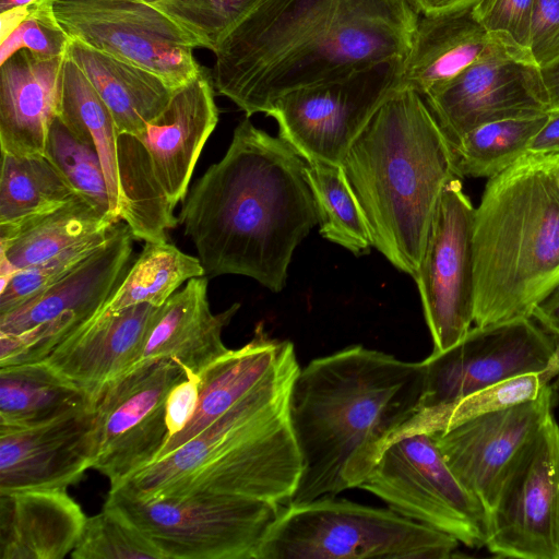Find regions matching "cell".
I'll return each instance as SVG.
<instances>
[{
  "label": "cell",
  "instance_id": "cell-1",
  "mask_svg": "<svg viewBox=\"0 0 559 559\" xmlns=\"http://www.w3.org/2000/svg\"><path fill=\"white\" fill-rule=\"evenodd\" d=\"M418 14L408 0H262L213 51L214 88L266 115L294 90L405 60Z\"/></svg>",
  "mask_w": 559,
  "mask_h": 559
},
{
  "label": "cell",
  "instance_id": "cell-2",
  "mask_svg": "<svg viewBox=\"0 0 559 559\" xmlns=\"http://www.w3.org/2000/svg\"><path fill=\"white\" fill-rule=\"evenodd\" d=\"M307 162L248 117L234 130L223 158L185 198L179 223L215 277H251L281 292L296 247L319 224Z\"/></svg>",
  "mask_w": 559,
  "mask_h": 559
},
{
  "label": "cell",
  "instance_id": "cell-3",
  "mask_svg": "<svg viewBox=\"0 0 559 559\" xmlns=\"http://www.w3.org/2000/svg\"><path fill=\"white\" fill-rule=\"evenodd\" d=\"M423 362L353 345L297 372L288 414L301 460L289 504L358 488L419 411Z\"/></svg>",
  "mask_w": 559,
  "mask_h": 559
},
{
  "label": "cell",
  "instance_id": "cell-4",
  "mask_svg": "<svg viewBox=\"0 0 559 559\" xmlns=\"http://www.w3.org/2000/svg\"><path fill=\"white\" fill-rule=\"evenodd\" d=\"M342 167L372 247L414 276L442 191L462 179L453 146L423 96L396 91L355 140Z\"/></svg>",
  "mask_w": 559,
  "mask_h": 559
},
{
  "label": "cell",
  "instance_id": "cell-5",
  "mask_svg": "<svg viewBox=\"0 0 559 559\" xmlns=\"http://www.w3.org/2000/svg\"><path fill=\"white\" fill-rule=\"evenodd\" d=\"M299 369L292 358L195 437L116 487L141 498L218 493L288 506L301 472L288 414Z\"/></svg>",
  "mask_w": 559,
  "mask_h": 559
},
{
  "label": "cell",
  "instance_id": "cell-6",
  "mask_svg": "<svg viewBox=\"0 0 559 559\" xmlns=\"http://www.w3.org/2000/svg\"><path fill=\"white\" fill-rule=\"evenodd\" d=\"M559 154L527 152L489 178L473 228L474 323L532 318L559 283Z\"/></svg>",
  "mask_w": 559,
  "mask_h": 559
},
{
  "label": "cell",
  "instance_id": "cell-7",
  "mask_svg": "<svg viewBox=\"0 0 559 559\" xmlns=\"http://www.w3.org/2000/svg\"><path fill=\"white\" fill-rule=\"evenodd\" d=\"M459 544L390 508L322 497L283 507L257 559H448Z\"/></svg>",
  "mask_w": 559,
  "mask_h": 559
},
{
  "label": "cell",
  "instance_id": "cell-8",
  "mask_svg": "<svg viewBox=\"0 0 559 559\" xmlns=\"http://www.w3.org/2000/svg\"><path fill=\"white\" fill-rule=\"evenodd\" d=\"M104 506L122 514L165 559H257L283 509L218 493L141 498L121 487L110 488Z\"/></svg>",
  "mask_w": 559,
  "mask_h": 559
},
{
  "label": "cell",
  "instance_id": "cell-9",
  "mask_svg": "<svg viewBox=\"0 0 559 559\" xmlns=\"http://www.w3.org/2000/svg\"><path fill=\"white\" fill-rule=\"evenodd\" d=\"M404 60L377 62L342 78L288 92L267 116L306 162L342 165L380 107L401 88Z\"/></svg>",
  "mask_w": 559,
  "mask_h": 559
},
{
  "label": "cell",
  "instance_id": "cell-10",
  "mask_svg": "<svg viewBox=\"0 0 559 559\" xmlns=\"http://www.w3.org/2000/svg\"><path fill=\"white\" fill-rule=\"evenodd\" d=\"M358 488L379 497L396 513L447 533L466 547H485V508L452 472L430 433L392 441Z\"/></svg>",
  "mask_w": 559,
  "mask_h": 559
},
{
  "label": "cell",
  "instance_id": "cell-11",
  "mask_svg": "<svg viewBox=\"0 0 559 559\" xmlns=\"http://www.w3.org/2000/svg\"><path fill=\"white\" fill-rule=\"evenodd\" d=\"M70 39L148 70L173 88L201 71V41L144 0H45Z\"/></svg>",
  "mask_w": 559,
  "mask_h": 559
},
{
  "label": "cell",
  "instance_id": "cell-12",
  "mask_svg": "<svg viewBox=\"0 0 559 559\" xmlns=\"http://www.w3.org/2000/svg\"><path fill=\"white\" fill-rule=\"evenodd\" d=\"M485 547L499 558L559 559V425L552 414L506 469Z\"/></svg>",
  "mask_w": 559,
  "mask_h": 559
},
{
  "label": "cell",
  "instance_id": "cell-13",
  "mask_svg": "<svg viewBox=\"0 0 559 559\" xmlns=\"http://www.w3.org/2000/svg\"><path fill=\"white\" fill-rule=\"evenodd\" d=\"M167 359L144 360L110 381L94 403L92 468L114 488L156 459L168 438L166 403L186 377Z\"/></svg>",
  "mask_w": 559,
  "mask_h": 559
},
{
  "label": "cell",
  "instance_id": "cell-14",
  "mask_svg": "<svg viewBox=\"0 0 559 559\" xmlns=\"http://www.w3.org/2000/svg\"><path fill=\"white\" fill-rule=\"evenodd\" d=\"M425 368L420 409L436 407L513 377L559 369V341L532 318L471 330L433 352Z\"/></svg>",
  "mask_w": 559,
  "mask_h": 559
},
{
  "label": "cell",
  "instance_id": "cell-15",
  "mask_svg": "<svg viewBox=\"0 0 559 559\" xmlns=\"http://www.w3.org/2000/svg\"><path fill=\"white\" fill-rule=\"evenodd\" d=\"M423 98L452 146L480 126L550 111L540 68L503 40Z\"/></svg>",
  "mask_w": 559,
  "mask_h": 559
},
{
  "label": "cell",
  "instance_id": "cell-16",
  "mask_svg": "<svg viewBox=\"0 0 559 559\" xmlns=\"http://www.w3.org/2000/svg\"><path fill=\"white\" fill-rule=\"evenodd\" d=\"M475 207L461 178L451 180L438 202L414 280L433 352L457 343L474 323L473 228Z\"/></svg>",
  "mask_w": 559,
  "mask_h": 559
},
{
  "label": "cell",
  "instance_id": "cell-17",
  "mask_svg": "<svg viewBox=\"0 0 559 559\" xmlns=\"http://www.w3.org/2000/svg\"><path fill=\"white\" fill-rule=\"evenodd\" d=\"M557 384L548 385L537 399L430 433L452 472L481 502L487 518L506 469L552 414Z\"/></svg>",
  "mask_w": 559,
  "mask_h": 559
},
{
  "label": "cell",
  "instance_id": "cell-18",
  "mask_svg": "<svg viewBox=\"0 0 559 559\" xmlns=\"http://www.w3.org/2000/svg\"><path fill=\"white\" fill-rule=\"evenodd\" d=\"M94 408L32 428L0 430V492L67 490L92 468Z\"/></svg>",
  "mask_w": 559,
  "mask_h": 559
},
{
  "label": "cell",
  "instance_id": "cell-19",
  "mask_svg": "<svg viewBox=\"0 0 559 559\" xmlns=\"http://www.w3.org/2000/svg\"><path fill=\"white\" fill-rule=\"evenodd\" d=\"M159 307L141 304L98 312L70 334L45 361L90 396L136 365Z\"/></svg>",
  "mask_w": 559,
  "mask_h": 559
},
{
  "label": "cell",
  "instance_id": "cell-20",
  "mask_svg": "<svg viewBox=\"0 0 559 559\" xmlns=\"http://www.w3.org/2000/svg\"><path fill=\"white\" fill-rule=\"evenodd\" d=\"M217 122L213 81L202 70L174 90L165 109L138 135L174 207L187 197L195 164Z\"/></svg>",
  "mask_w": 559,
  "mask_h": 559
},
{
  "label": "cell",
  "instance_id": "cell-21",
  "mask_svg": "<svg viewBox=\"0 0 559 559\" xmlns=\"http://www.w3.org/2000/svg\"><path fill=\"white\" fill-rule=\"evenodd\" d=\"M134 237L118 222L85 260L34 297L0 313V334H15L66 314L83 323L105 305L131 265Z\"/></svg>",
  "mask_w": 559,
  "mask_h": 559
},
{
  "label": "cell",
  "instance_id": "cell-22",
  "mask_svg": "<svg viewBox=\"0 0 559 559\" xmlns=\"http://www.w3.org/2000/svg\"><path fill=\"white\" fill-rule=\"evenodd\" d=\"M63 59L44 60L22 49L0 64L1 152L44 154L59 114Z\"/></svg>",
  "mask_w": 559,
  "mask_h": 559
},
{
  "label": "cell",
  "instance_id": "cell-23",
  "mask_svg": "<svg viewBox=\"0 0 559 559\" xmlns=\"http://www.w3.org/2000/svg\"><path fill=\"white\" fill-rule=\"evenodd\" d=\"M294 357L292 342L270 337L259 323L246 345L228 349L198 373L195 409L187 425L166 440L154 462L195 437Z\"/></svg>",
  "mask_w": 559,
  "mask_h": 559
},
{
  "label": "cell",
  "instance_id": "cell-24",
  "mask_svg": "<svg viewBox=\"0 0 559 559\" xmlns=\"http://www.w3.org/2000/svg\"><path fill=\"white\" fill-rule=\"evenodd\" d=\"M239 308L236 302L223 312L212 313L207 277L189 280L159 307L139 362L167 359L198 374L228 350L222 333Z\"/></svg>",
  "mask_w": 559,
  "mask_h": 559
},
{
  "label": "cell",
  "instance_id": "cell-25",
  "mask_svg": "<svg viewBox=\"0 0 559 559\" xmlns=\"http://www.w3.org/2000/svg\"><path fill=\"white\" fill-rule=\"evenodd\" d=\"M86 518L67 490L0 492V559H62Z\"/></svg>",
  "mask_w": 559,
  "mask_h": 559
},
{
  "label": "cell",
  "instance_id": "cell-26",
  "mask_svg": "<svg viewBox=\"0 0 559 559\" xmlns=\"http://www.w3.org/2000/svg\"><path fill=\"white\" fill-rule=\"evenodd\" d=\"M500 40L477 21L472 7L423 15L404 60L401 87L425 97L473 64Z\"/></svg>",
  "mask_w": 559,
  "mask_h": 559
},
{
  "label": "cell",
  "instance_id": "cell-27",
  "mask_svg": "<svg viewBox=\"0 0 559 559\" xmlns=\"http://www.w3.org/2000/svg\"><path fill=\"white\" fill-rule=\"evenodd\" d=\"M110 110L118 133L140 135L169 103L174 90L157 74L70 39L67 50Z\"/></svg>",
  "mask_w": 559,
  "mask_h": 559
},
{
  "label": "cell",
  "instance_id": "cell-28",
  "mask_svg": "<svg viewBox=\"0 0 559 559\" xmlns=\"http://www.w3.org/2000/svg\"><path fill=\"white\" fill-rule=\"evenodd\" d=\"M119 221L78 197L41 216L0 228V280L107 231Z\"/></svg>",
  "mask_w": 559,
  "mask_h": 559
},
{
  "label": "cell",
  "instance_id": "cell-29",
  "mask_svg": "<svg viewBox=\"0 0 559 559\" xmlns=\"http://www.w3.org/2000/svg\"><path fill=\"white\" fill-rule=\"evenodd\" d=\"M91 408L90 396L45 360L0 367V430L32 428Z\"/></svg>",
  "mask_w": 559,
  "mask_h": 559
},
{
  "label": "cell",
  "instance_id": "cell-30",
  "mask_svg": "<svg viewBox=\"0 0 559 559\" xmlns=\"http://www.w3.org/2000/svg\"><path fill=\"white\" fill-rule=\"evenodd\" d=\"M120 219L134 239L167 241V230L177 226L175 207L157 180L143 142L133 134H118Z\"/></svg>",
  "mask_w": 559,
  "mask_h": 559
},
{
  "label": "cell",
  "instance_id": "cell-31",
  "mask_svg": "<svg viewBox=\"0 0 559 559\" xmlns=\"http://www.w3.org/2000/svg\"><path fill=\"white\" fill-rule=\"evenodd\" d=\"M58 116L78 138L92 145L98 153L106 177L111 212L120 219L117 126L106 104L67 53L61 68Z\"/></svg>",
  "mask_w": 559,
  "mask_h": 559
},
{
  "label": "cell",
  "instance_id": "cell-32",
  "mask_svg": "<svg viewBox=\"0 0 559 559\" xmlns=\"http://www.w3.org/2000/svg\"><path fill=\"white\" fill-rule=\"evenodd\" d=\"M78 197L44 154L1 152L0 228L41 216Z\"/></svg>",
  "mask_w": 559,
  "mask_h": 559
},
{
  "label": "cell",
  "instance_id": "cell-33",
  "mask_svg": "<svg viewBox=\"0 0 559 559\" xmlns=\"http://www.w3.org/2000/svg\"><path fill=\"white\" fill-rule=\"evenodd\" d=\"M204 275L199 258L167 241L145 242L139 258L98 312H116L141 304L160 307L181 284Z\"/></svg>",
  "mask_w": 559,
  "mask_h": 559
},
{
  "label": "cell",
  "instance_id": "cell-34",
  "mask_svg": "<svg viewBox=\"0 0 559 559\" xmlns=\"http://www.w3.org/2000/svg\"><path fill=\"white\" fill-rule=\"evenodd\" d=\"M558 380L559 369L526 373L468 393L449 403L420 409L394 435L390 443L397 438L418 432L445 431L484 414L537 399L548 385L558 383Z\"/></svg>",
  "mask_w": 559,
  "mask_h": 559
},
{
  "label": "cell",
  "instance_id": "cell-35",
  "mask_svg": "<svg viewBox=\"0 0 559 559\" xmlns=\"http://www.w3.org/2000/svg\"><path fill=\"white\" fill-rule=\"evenodd\" d=\"M305 174L319 212L320 234L356 255L372 246L369 228L342 165L306 164Z\"/></svg>",
  "mask_w": 559,
  "mask_h": 559
},
{
  "label": "cell",
  "instance_id": "cell-36",
  "mask_svg": "<svg viewBox=\"0 0 559 559\" xmlns=\"http://www.w3.org/2000/svg\"><path fill=\"white\" fill-rule=\"evenodd\" d=\"M548 117L495 121L472 130L453 146L460 176L489 179L502 173L527 153Z\"/></svg>",
  "mask_w": 559,
  "mask_h": 559
},
{
  "label": "cell",
  "instance_id": "cell-37",
  "mask_svg": "<svg viewBox=\"0 0 559 559\" xmlns=\"http://www.w3.org/2000/svg\"><path fill=\"white\" fill-rule=\"evenodd\" d=\"M44 155L79 195L102 212L114 215L98 153L78 138L59 116L49 127Z\"/></svg>",
  "mask_w": 559,
  "mask_h": 559
},
{
  "label": "cell",
  "instance_id": "cell-38",
  "mask_svg": "<svg viewBox=\"0 0 559 559\" xmlns=\"http://www.w3.org/2000/svg\"><path fill=\"white\" fill-rule=\"evenodd\" d=\"M73 559H165L163 554L122 514L104 506L86 518L70 554Z\"/></svg>",
  "mask_w": 559,
  "mask_h": 559
},
{
  "label": "cell",
  "instance_id": "cell-39",
  "mask_svg": "<svg viewBox=\"0 0 559 559\" xmlns=\"http://www.w3.org/2000/svg\"><path fill=\"white\" fill-rule=\"evenodd\" d=\"M262 0H163L157 8L197 37L202 48L215 50L224 37Z\"/></svg>",
  "mask_w": 559,
  "mask_h": 559
},
{
  "label": "cell",
  "instance_id": "cell-40",
  "mask_svg": "<svg viewBox=\"0 0 559 559\" xmlns=\"http://www.w3.org/2000/svg\"><path fill=\"white\" fill-rule=\"evenodd\" d=\"M114 226L109 230L87 238L52 258L1 280L0 313L14 309L62 278L109 237Z\"/></svg>",
  "mask_w": 559,
  "mask_h": 559
},
{
  "label": "cell",
  "instance_id": "cell-41",
  "mask_svg": "<svg viewBox=\"0 0 559 559\" xmlns=\"http://www.w3.org/2000/svg\"><path fill=\"white\" fill-rule=\"evenodd\" d=\"M69 36L55 19L49 4L37 0L26 8L14 28L1 38L0 64L22 49L44 60L64 57Z\"/></svg>",
  "mask_w": 559,
  "mask_h": 559
},
{
  "label": "cell",
  "instance_id": "cell-42",
  "mask_svg": "<svg viewBox=\"0 0 559 559\" xmlns=\"http://www.w3.org/2000/svg\"><path fill=\"white\" fill-rule=\"evenodd\" d=\"M84 324L66 314L15 334H0V367L45 360L70 334Z\"/></svg>",
  "mask_w": 559,
  "mask_h": 559
},
{
  "label": "cell",
  "instance_id": "cell-43",
  "mask_svg": "<svg viewBox=\"0 0 559 559\" xmlns=\"http://www.w3.org/2000/svg\"><path fill=\"white\" fill-rule=\"evenodd\" d=\"M533 7L534 0H479L472 10L489 34L530 53Z\"/></svg>",
  "mask_w": 559,
  "mask_h": 559
},
{
  "label": "cell",
  "instance_id": "cell-44",
  "mask_svg": "<svg viewBox=\"0 0 559 559\" xmlns=\"http://www.w3.org/2000/svg\"><path fill=\"white\" fill-rule=\"evenodd\" d=\"M528 51L540 69L559 59V0H534Z\"/></svg>",
  "mask_w": 559,
  "mask_h": 559
},
{
  "label": "cell",
  "instance_id": "cell-45",
  "mask_svg": "<svg viewBox=\"0 0 559 559\" xmlns=\"http://www.w3.org/2000/svg\"><path fill=\"white\" fill-rule=\"evenodd\" d=\"M185 371L186 377L175 384L167 397L168 438L179 432L187 425L198 403L199 377L191 371Z\"/></svg>",
  "mask_w": 559,
  "mask_h": 559
},
{
  "label": "cell",
  "instance_id": "cell-46",
  "mask_svg": "<svg viewBox=\"0 0 559 559\" xmlns=\"http://www.w3.org/2000/svg\"><path fill=\"white\" fill-rule=\"evenodd\" d=\"M532 319L559 341V283L535 307Z\"/></svg>",
  "mask_w": 559,
  "mask_h": 559
},
{
  "label": "cell",
  "instance_id": "cell-47",
  "mask_svg": "<svg viewBox=\"0 0 559 559\" xmlns=\"http://www.w3.org/2000/svg\"><path fill=\"white\" fill-rule=\"evenodd\" d=\"M527 152L559 154V111H550L547 122L528 144Z\"/></svg>",
  "mask_w": 559,
  "mask_h": 559
},
{
  "label": "cell",
  "instance_id": "cell-48",
  "mask_svg": "<svg viewBox=\"0 0 559 559\" xmlns=\"http://www.w3.org/2000/svg\"><path fill=\"white\" fill-rule=\"evenodd\" d=\"M423 15L444 13L475 5L479 0H408Z\"/></svg>",
  "mask_w": 559,
  "mask_h": 559
},
{
  "label": "cell",
  "instance_id": "cell-49",
  "mask_svg": "<svg viewBox=\"0 0 559 559\" xmlns=\"http://www.w3.org/2000/svg\"><path fill=\"white\" fill-rule=\"evenodd\" d=\"M540 71L549 97L550 111H559V59L542 68Z\"/></svg>",
  "mask_w": 559,
  "mask_h": 559
},
{
  "label": "cell",
  "instance_id": "cell-50",
  "mask_svg": "<svg viewBox=\"0 0 559 559\" xmlns=\"http://www.w3.org/2000/svg\"><path fill=\"white\" fill-rule=\"evenodd\" d=\"M37 0H0V13L33 4Z\"/></svg>",
  "mask_w": 559,
  "mask_h": 559
},
{
  "label": "cell",
  "instance_id": "cell-51",
  "mask_svg": "<svg viewBox=\"0 0 559 559\" xmlns=\"http://www.w3.org/2000/svg\"><path fill=\"white\" fill-rule=\"evenodd\" d=\"M144 1L150 3V4H152V5H154V4H156V3H158V2H160L163 0H144Z\"/></svg>",
  "mask_w": 559,
  "mask_h": 559
},
{
  "label": "cell",
  "instance_id": "cell-52",
  "mask_svg": "<svg viewBox=\"0 0 559 559\" xmlns=\"http://www.w3.org/2000/svg\"><path fill=\"white\" fill-rule=\"evenodd\" d=\"M558 183H559V179H558Z\"/></svg>",
  "mask_w": 559,
  "mask_h": 559
}]
</instances>
